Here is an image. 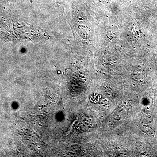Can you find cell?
Returning <instances> with one entry per match:
<instances>
[{
    "label": "cell",
    "instance_id": "cell-3",
    "mask_svg": "<svg viewBox=\"0 0 157 157\" xmlns=\"http://www.w3.org/2000/svg\"><path fill=\"white\" fill-rule=\"evenodd\" d=\"M147 109H149V108L148 107H147Z\"/></svg>",
    "mask_w": 157,
    "mask_h": 157
},
{
    "label": "cell",
    "instance_id": "cell-1",
    "mask_svg": "<svg viewBox=\"0 0 157 157\" xmlns=\"http://www.w3.org/2000/svg\"><path fill=\"white\" fill-rule=\"evenodd\" d=\"M108 95H109V96H110V94H108Z\"/></svg>",
    "mask_w": 157,
    "mask_h": 157
},
{
    "label": "cell",
    "instance_id": "cell-2",
    "mask_svg": "<svg viewBox=\"0 0 157 157\" xmlns=\"http://www.w3.org/2000/svg\"><path fill=\"white\" fill-rule=\"evenodd\" d=\"M133 85H134V86H135V84H133Z\"/></svg>",
    "mask_w": 157,
    "mask_h": 157
},
{
    "label": "cell",
    "instance_id": "cell-4",
    "mask_svg": "<svg viewBox=\"0 0 157 157\" xmlns=\"http://www.w3.org/2000/svg\"><path fill=\"white\" fill-rule=\"evenodd\" d=\"M104 107H105V105H104Z\"/></svg>",
    "mask_w": 157,
    "mask_h": 157
}]
</instances>
